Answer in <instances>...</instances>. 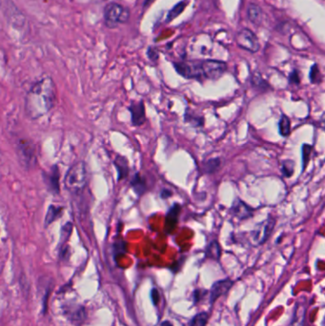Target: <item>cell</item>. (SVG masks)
<instances>
[{"label": "cell", "instance_id": "cell-1", "mask_svg": "<svg viewBox=\"0 0 325 326\" xmlns=\"http://www.w3.org/2000/svg\"><path fill=\"white\" fill-rule=\"evenodd\" d=\"M56 102V84L45 76L33 84L25 97L24 110L30 120L36 121L51 112Z\"/></svg>", "mask_w": 325, "mask_h": 326}, {"label": "cell", "instance_id": "cell-2", "mask_svg": "<svg viewBox=\"0 0 325 326\" xmlns=\"http://www.w3.org/2000/svg\"><path fill=\"white\" fill-rule=\"evenodd\" d=\"M88 168L84 161L74 163L66 173L64 177L65 189L74 195L80 194L88 184Z\"/></svg>", "mask_w": 325, "mask_h": 326}, {"label": "cell", "instance_id": "cell-3", "mask_svg": "<svg viewBox=\"0 0 325 326\" xmlns=\"http://www.w3.org/2000/svg\"><path fill=\"white\" fill-rule=\"evenodd\" d=\"M17 157L21 166L26 170L35 167L37 164V146L32 140L19 139L16 144Z\"/></svg>", "mask_w": 325, "mask_h": 326}, {"label": "cell", "instance_id": "cell-4", "mask_svg": "<svg viewBox=\"0 0 325 326\" xmlns=\"http://www.w3.org/2000/svg\"><path fill=\"white\" fill-rule=\"evenodd\" d=\"M130 19V11L121 4L110 3L104 10V19L107 27L116 28L120 23H126Z\"/></svg>", "mask_w": 325, "mask_h": 326}, {"label": "cell", "instance_id": "cell-5", "mask_svg": "<svg viewBox=\"0 0 325 326\" xmlns=\"http://www.w3.org/2000/svg\"><path fill=\"white\" fill-rule=\"evenodd\" d=\"M275 226H276V219L269 214L266 220L257 224L255 228L252 230L250 233L252 240L259 245L266 243L269 240L270 237L272 236Z\"/></svg>", "mask_w": 325, "mask_h": 326}, {"label": "cell", "instance_id": "cell-6", "mask_svg": "<svg viewBox=\"0 0 325 326\" xmlns=\"http://www.w3.org/2000/svg\"><path fill=\"white\" fill-rule=\"evenodd\" d=\"M238 46L250 53H257L260 50V41L258 37L249 29H242L236 35Z\"/></svg>", "mask_w": 325, "mask_h": 326}, {"label": "cell", "instance_id": "cell-7", "mask_svg": "<svg viewBox=\"0 0 325 326\" xmlns=\"http://www.w3.org/2000/svg\"><path fill=\"white\" fill-rule=\"evenodd\" d=\"M205 79L216 80L221 78L227 70V64L222 60L205 59L201 60Z\"/></svg>", "mask_w": 325, "mask_h": 326}, {"label": "cell", "instance_id": "cell-8", "mask_svg": "<svg viewBox=\"0 0 325 326\" xmlns=\"http://www.w3.org/2000/svg\"><path fill=\"white\" fill-rule=\"evenodd\" d=\"M128 110L131 114V122L133 126L140 127L146 122V108L143 100L132 101Z\"/></svg>", "mask_w": 325, "mask_h": 326}, {"label": "cell", "instance_id": "cell-9", "mask_svg": "<svg viewBox=\"0 0 325 326\" xmlns=\"http://www.w3.org/2000/svg\"><path fill=\"white\" fill-rule=\"evenodd\" d=\"M230 212L235 218L239 219L240 221H245L254 215L255 208L247 204L241 198H236L230 208Z\"/></svg>", "mask_w": 325, "mask_h": 326}, {"label": "cell", "instance_id": "cell-10", "mask_svg": "<svg viewBox=\"0 0 325 326\" xmlns=\"http://www.w3.org/2000/svg\"><path fill=\"white\" fill-rule=\"evenodd\" d=\"M43 179L47 189L53 194L58 195L60 192V173L57 166H53L48 173H43Z\"/></svg>", "mask_w": 325, "mask_h": 326}, {"label": "cell", "instance_id": "cell-11", "mask_svg": "<svg viewBox=\"0 0 325 326\" xmlns=\"http://www.w3.org/2000/svg\"><path fill=\"white\" fill-rule=\"evenodd\" d=\"M181 205L175 202L168 210L167 214L165 215V231L166 233L171 234L177 228V224L179 222V214L181 212Z\"/></svg>", "mask_w": 325, "mask_h": 326}, {"label": "cell", "instance_id": "cell-12", "mask_svg": "<svg viewBox=\"0 0 325 326\" xmlns=\"http://www.w3.org/2000/svg\"><path fill=\"white\" fill-rule=\"evenodd\" d=\"M234 284V281L229 279L222 280L214 282L210 291V302L213 303L222 296L226 295Z\"/></svg>", "mask_w": 325, "mask_h": 326}, {"label": "cell", "instance_id": "cell-13", "mask_svg": "<svg viewBox=\"0 0 325 326\" xmlns=\"http://www.w3.org/2000/svg\"><path fill=\"white\" fill-rule=\"evenodd\" d=\"M130 185L138 196H144L148 191L149 187L145 177H142L140 173H136L131 179Z\"/></svg>", "mask_w": 325, "mask_h": 326}, {"label": "cell", "instance_id": "cell-14", "mask_svg": "<svg viewBox=\"0 0 325 326\" xmlns=\"http://www.w3.org/2000/svg\"><path fill=\"white\" fill-rule=\"evenodd\" d=\"M114 165L118 171V179L122 180L127 178L130 173V167L128 159L123 156H117L114 160Z\"/></svg>", "mask_w": 325, "mask_h": 326}, {"label": "cell", "instance_id": "cell-15", "mask_svg": "<svg viewBox=\"0 0 325 326\" xmlns=\"http://www.w3.org/2000/svg\"><path fill=\"white\" fill-rule=\"evenodd\" d=\"M63 211H64V207L62 206L50 205L48 207L46 215H45V221H44L45 227L50 226L54 222L57 221L63 214Z\"/></svg>", "mask_w": 325, "mask_h": 326}, {"label": "cell", "instance_id": "cell-16", "mask_svg": "<svg viewBox=\"0 0 325 326\" xmlns=\"http://www.w3.org/2000/svg\"><path fill=\"white\" fill-rule=\"evenodd\" d=\"M184 122L193 127H202L204 125V117L187 108L184 114Z\"/></svg>", "mask_w": 325, "mask_h": 326}, {"label": "cell", "instance_id": "cell-17", "mask_svg": "<svg viewBox=\"0 0 325 326\" xmlns=\"http://www.w3.org/2000/svg\"><path fill=\"white\" fill-rule=\"evenodd\" d=\"M205 256L211 260L219 261L222 257V247L218 241H212L205 249Z\"/></svg>", "mask_w": 325, "mask_h": 326}, {"label": "cell", "instance_id": "cell-18", "mask_svg": "<svg viewBox=\"0 0 325 326\" xmlns=\"http://www.w3.org/2000/svg\"><path fill=\"white\" fill-rule=\"evenodd\" d=\"M279 134L283 137V138H287L291 134V121L289 119L288 116L282 114L280 119H279Z\"/></svg>", "mask_w": 325, "mask_h": 326}, {"label": "cell", "instance_id": "cell-19", "mask_svg": "<svg viewBox=\"0 0 325 326\" xmlns=\"http://www.w3.org/2000/svg\"><path fill=\"white\" fill-rule=\"evenodd\" d=\"M248 19L253 24H260L262 20V11L259 5L251 3L248 6Z\"/></svg>", "mask_w": 325, "mask_h": 326}, {"label": "cell", "instance_id": "cell-20", "mask_svg": "<svg viewBox=\"0 0 325 326\" xmlns=\"http://www.w3.org/2000/svg\"><path fill=\"white\" fill-rule=\"evenodd\" d=\"M222 166V160L220 158L208 159L202 164V172L206 174H214L218 172Z\"/></svg>", "mask_w": 325, "mask_h": 326}, {"label": "cell", "instance_id": "cell-21", "mask_svg": "<svg viewBox=\"0 0 325 326\" xmlns=\"http://www.w3.org/2000/svg\"><path fill=\"white\" fill-rule=\"evenodd\" d=\"M295 161H293L292 159H284L281 161L280 164V172L281 175L286 178H290L293 177L294 173H295Z\"/></svg>", "mask_w": 325, "mask_h": 326}, {"label": "cell", "instance_id": "cell-22", "mask_svg": "<svg viewBox=\"0 0 325 326\" xmlns=\"http://www.w3.org/2000/svg\"><path fill=\"white\" fill-rule=\"evenodd\" d=\"M312 150H313V146L308 143H303L301 145V169H302V172H304L308 166V163L311 159Z\"/></svg>", "mask_w": 325, "mask_h": 326}, {"label": "cell", "instance_id": "cell-23", "mask_svg": "<svg viewBox=\"0 0 325 326\" xmlns=\"http://www.w3.org/2000/svg\"><path fill=\"white\" fill-rule=\"evenodd\" d=\"M309 80L310 82L313 84L320 83L322 81V75L319 71V67L317 64H313L310 69V73H309Z\"/></svg>", "mask_w": 325, "mask_h": 326}, {"label": "cell", "instance_id": "cell-24", "mask_svg": "<svg viewBox=\"0 0 325 326\" xmlns=\"http://www.w3.org/2000/svg\"><path fill=\"white\" fill-rule=\"evenodd\" d=\"M251 82L252 85L255 88L260 89V91H262V92H266V91H268L271 89L269 84L267 83L259 74L252 77Z\"/></svg>", "mask_w": 325, "mask_h": 326}, {"label": "cell", "instance_id": "cell-25", "mask_svg": "<svg viewBox=\"0 0 325 326\" xmlns=\"http://www.w3.org/2000/svg\"><path fill=\"white\" fill-rule=\"evenodd\" d=\"M208 318H209L208 313L206 312L198 313L190 321V326H205L208 322Z\"/></svg>", "mask_w": 325, "mask_h": 326}, {"label": "cell", "instance_id": "cell-26", "mask_svg": "<svg viewBox=\"0 0 325 326\" xmlns=\"http://www.w3.org/2000/svg\"><path fill=\"white\" fill-rule=\"evenodd\" d=\"M186 2L182 1L177 4L173 9L171 10L168 14L167 21H171L172 19H175L177 18L183 11L185 9Z\"/></svg>", "mask_w": 325, "mask_h": 326}, {"label": "cell", "instance_id": "cell-27", "mask_svg": "<svg viewBox=\"0 0 325 326\" xmlns=\"http://www.w3.org/2000/svg\"><path fill=\"white\" fill-rule=\"evenodd\" d=\"M289 84L291 85H299L300 84V74L298 70H293L288 77Z\"/></svg>", "mask_w": 325, "mask_h": 326}, {"label": "cell", "instance_id": "cell-28", "mask_svg": "<svg viewBox=\"0 0 325 326\" xmlns=\"http://www.w3.org/2000/svg\"><path fill=\"white\" fill-rule=\"evenodd\" d=\"M72 230H73V224L71 223H67V224L62 227V230H61V236H62V240L65 242L67 241V239L69 238V236L72 233Z\"/></svg>", "mask_w": 325, "mask_h": 326}, {"label": "cell", "instance_id": "cell-29", "mask_svg": "<svg viewBox=\"0 0 325 326\" xmlns=\"http://www.w3.org/2000/svg\"><path fill=\"white\" fill-rule=\"evenodd\" d=\"M151 298H152V301H153L154 305L158 304L159 299H160V296H159V292H158V289L154 288L151 291Z\"/></svg>", "mask_w": 325, "mask_h": 326}, {"label": "cell", "instance_id": "cell-30", "mask_svg": "<svg viewBox=\"0 0 325 326\" xmlns=\"http://www.w3.org/2000/svg\"><path fill=\"white\" fill-rule=\"evenodd\" d=\"M172 196H173V192H172V190H170L168 188H163L161 190V192H160V197L162 199H168L169 197H171Z\"/></svg>", "mask_w": 325, "mask_h": 326}, {"label": "cell", "instance_id": "cell-31", "mask_svg": "<svg viewBox=\"0 0 325 326\" xmlns=\"http://www.w3.org/2000/svg\"><path fill=\"white\" fill-rule=\"evenodd\" d=\"M148 56L150 59L152 60H157L158 58V53L157 51H155L153 48H149L148 50Z\"/></svg>", "mask_w": 325, "mask_h": 326}, {"label": "cell", "instance_id": "cell-32", "mask_svg": "<svg viewBox=\"0 0 325 326\" xmlns=\"http://www.w3.org/2000/svg\"><path fill=\"white\" fill-rule=\"evenodd\" d=\"M200 293L201 292L199 290H195V292H194V298H195V302H197L199 300V298H200Z\"/></svg>", "mask_w": 325, "mask_h": 326}, {"label": "cell", "instance_id": "cell-33", "mask_svg": "<svg viewBox=\"0 0 325 326\" xmlns=\"http://www.w3.org/2000/svg\"><path fill=\"white\" fill-rule=\"evenodd\" d=\"M160 326H173V324H172L169 320H165V321H163V322L161 323V325Z\"/></svg>", "mask_w": 325, "mask_h": 326}]
</instances>
